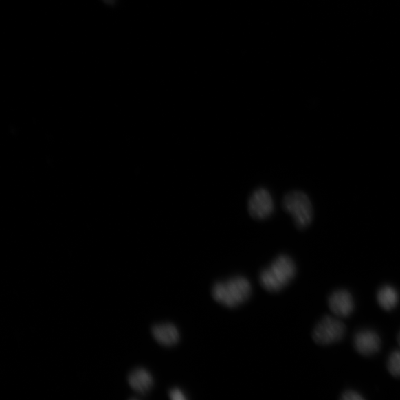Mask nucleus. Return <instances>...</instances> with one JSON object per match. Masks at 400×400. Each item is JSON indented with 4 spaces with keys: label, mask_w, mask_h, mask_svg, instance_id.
Listing matches in <instances>:
<instances>
[{
    "label": "nucleus",
    "mask_w": 400,
    "mask_h": 400,
    "mask_svg": "<svg viewBox=\"0 0 400 400\" xmlns=\"http://www.w3.org/2000/svg\"><path fill=\"white\" fill-rule=\"evenodd\" d=\"M252 293L250 281L243 276H236L226 281L219 282L212 289L214 300L230 309L241 306L249 299Z\"/></svg>",
    "instance_id": "nucleus-1"
},
{
    "label": "nucleus",
    "mask_w": 400,
    "mask_h": 400,
    "mask_svg": "<svg viewBox=\"0 0 400 400\" xmlns=\"http://www.w3.org/2000/svg\"><path fill=\"white\" fill-rule=\"evenodd\" d=\"M296 272V265L291 257L280 255L261 272L260 282L266 291L278 292L287 287Z\"/></svg>",
    "instance_id": "nucleus-2"
},
{
    "label": "nucleus",
    "mask_w": 400,
    "mask_h": 400,
    "mask_svg": "<svg viewBox=\"0 0 400 400\" xmlns=\"http://www.w3.org/2000/svg\"><path fill=\"white\" fill-rule=\"evenodd\" d=\"M282 206L298 227L306 228L312 223V204L308 195L304 192L295 190L287 194L283 199Z\"/></svg>",
    "instance_id": "nucleus-3"
},
{
    "label": "nucleus",
    "mask_w": 400,
    "mask_h": 400,
    "mask_svg": "<svg viewBox=\"0 0 400 400\" xmlns=\"http://www.w3.org/2000/svg\"><path fill=\"white\" fill-rule=\"evenodd\" d=\"M345 333V325L340 320L332 317H325L314 329L313 338L318 344L326 346L340 341L344 337Z\"/></svg>",
    "instance_id": "nucleus-4"
},
{
    "label": "nucleus",
    "mask_w": 400,
    "mask_h": 400,
    "mask_svg": "<svg viewBox=\"0 0 400 400\" xmlns=\"http://www.w3.org/2000/svg\"><path fill=\"white\" fill-rule=\"evenodd\" d=\"M274 211V199L268 190L260 188L256 189L250 197L249 212L256 220H265Z\"/></svg>",
    "instance_id": "nucleus-5"
},
{
    "label": "nucleus",
    "mask_w": 400,
    "mask_h": 400,
    "mask_svg": "<svg viewBox=\"0 0 400 400\" xmlns=\"http://www.w3.org/2000/svg\"><path fill=\"white\" fill-rule=\"evenodd\" d=\"M354 345L360 355L370 356L379 351L381 339L374 330L363 329L355 333Z\"/></svg>",
    "instance_id": "nucleus-6"
},
{
    "label": "nucleus",
    "mask_w": 400,
    "mask_h": 400,
    "mask_svg": "<svg viewBox=\"0 0 400 400\" xmlns=\"http://www.w3.org/2000/svg\"><path fill=\"white\" fill-rule=\"evenodd\" d=\"M331 311L339 318H348L353 313L355 302L351 293L345 289L333 291L329 298Z\"/></svg>",
    "instance_id": "nucleus-7"
},
{
    "label": "nucleus",
    "mask_w": 400,
    "mask_h": 400,
    "mask_svg": "<svg viewBox=\"0 0 400 400\" xmlns=\"http://www.w3.org/2000/svg\"><path fill=\"white\" fill-rule=\"evenodd\" d=\"M151 331L158 344L164 346H173L179 340V330L171 323L159 324L152 328Z\"/></svg>",
    "instance_id": "nucleus-8"
},
{
    "label": "nucleus",
    "mask_w": 400,
    "mask_h": 400,
    "mask_svg": "<svg viewBox=\"0 0 400 400\" xmlns=\"http://www.w3.org/2000/svg\"><path fill=\"white\" fill-rule=\"evenodd\" d=\"M128 380L131 388L140 394L147 393L154 385L153 377L149 371L142 368L131 371Z\"/></svg>",
    "instance_id": "nucleus-9"
},
{
    "label": "nucleus",
    "mask_w": 400,
    "mask_h": 400,
    "mask_svg": "<svg viewBox=\"0 0 400 400\" xmlns=\"http://www.w3.org/2000/svg\"><path fill=\"white\" fill-rule=\"evenodd\" d=\"M377 300L379 306L384 310L392 311L397 307L399 293L392 285H385L378 290Z\"/></svg>",
    "instance_id": "nucleus-10"
},
{
    "label": "nucleus",
    "mask_w": 400,
    "mask_h": 400,
    "mask_svg": "<svg viewBox=\"0 0 400 400\" xmlns=\"http://www.w3.org/2000/svg\"><path fill=\"white\" fill-rule=\"evenodd\" d=\"M389 373L395 377H400V350H395L390 354L387 361Z\"/></svg>",
    "instance_id": "nucleus-11"
},
{
    "label": "nucleus",
    "mask_w": 400,
    "mask_h": 400,
    "mask_svg": "<svg viewBox=\"0 0 400 400\" xmlns=\"http://www.w3.org/2000/svg\"><path fill=\"white\" fill-rule=\"evenodd\" d=\"M342 400H364L365 398L360 393L355 390H348L342 395Z\"/></svg>",
    "instance_id": "nucleus-12"
},
{
    "label": "nucleus",
    "mask_w": 400,
    "mask_h": 400,
    "mask_svg": "<svg viewBox=\"0 0 400 400\" xmlns=\"http://www.w3.org/2000/svg\"><path fill=\"white\" fill-rule=\"evenodd\" d=\"M169 396L171 399L173 400H185L186 397L183 392V390H181L179 388H175L171 389L169 392Z\"/></svg>",
    "instance_id": "nucleus-13"
},
{
    "label": "nucleus",
    "mask_w": 400,
    "mask_h": 400,
    "mask_svg": "<svg viewBox=\"0 0 400 400\" xmlns=\"http://www.w3.org/2000/svg\"><path fill=\"white\" fill-rule=\"evenodd\" d=\"M397 341H398L399 345L400 346V331H399L398 337H397Z\"/></svg>",
    "instance_id": "nucleus-14"
}]
</instances>
